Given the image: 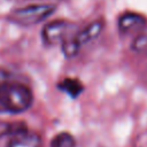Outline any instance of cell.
Returning <instances> with one entry per match:
<instances>
[{
    "label": "cell",
    "mask_w": 147,
    "mask_h": 147,
    "mask_svg": "<svg viewBox=\"0 0 147 147\" xmlns=\"http://www.w3.org/2000/svg\"><path fill=\"white\" fill-rule=\"evenodd\" d=\"M105 28V21L102 18L94 20L83 29H78L72 36L61 42V49L67 59L75 57L80 48L86 44L96 39Z\"/></svg>",
    "instance_id": "cell-2"
},
{
    "label": "cell",
    "mask_w": 147,
    "mask_h": 147,
    "mask_svg": "<svg viewBox=\"0 0 147 147\" xmlns=\"http://www.w3.org/2000/svg\"><path fill=\"white\" fill-rule=\"evenodd\" d=\"M41 138L36 132H30L29 130L18 132L10 137L7 147H40Z\"/></svg>",
    "instance_id": "cell-6"
},
{
    "label": "cell",
    "mask_w": 147,
    "mask_h": 147,
    "mask_svg": "<svg viewBox=\"0 0 147 147\" xmlns=\"http://www.w3.org/2000/svg\"><path fill=\"white\" fill-rule=\"evenodd\" d=\"M10 77H11V75H10L7 70L0 68V82H1V80H5V79H7V78H10Z\"/></svg>",
    "instance_id": "cell-10"
},
{
    "label": "cell",
    "mask_w": 147,
    "mask_h": 147,
    "mask_svg": "<svg viewBox=\"0 0 147 147\" xmlns=\"http://www.w3.org/2000/svg\"><path fill=\"white\" fill-rule=\"evenodd\" d=\"M9 1H13V2H23V1H29V0H9Z\"/></svg>",
    "instance_id": "cell-11"
},
{
    "label": "cell",
    "mask_w": 147,
    "mask_h": 147,
    "mask_svg": "<svg viewBox=\"0 0 147 147\" xmlns=\"http://www.w3.org/2000/svg\"><path fill=\"white\" fill-rule=\"evenodd\" d=\"M32 103L33 93L26 84L10 80V78L0 82V114H22Z\"/></svg>",
    "instance_id": "cell-1"
},
{
    "label": "cell",
    "mask_w": 147,
    "mask_h": 147,
    "mask_svg": "<svg viewBox=\"0 0 147 147\" xmlns=\"http://www.w3.org/2000/svg\"><path fill=\"white\" fill-rule=\"evenodd\" d=\"M57 87L59 90H61L72 99L78 98L84 91V85L82 84V82L77 78H71V77H67L63 80L59 82Z\"/></svg>",
    "instance_id": "cell-7"
},
{
    "label": "cell",
    "mask_w": 147,
    "mask_h": 147,
    "mask_svg": "<svg viewBox=\"0 0 147 147\" xmlns=\"http://www.w3.org/2000/svg\"><path fill=\"white\" fill-rule=\"evenodd\" d=\"M55 10L56 6L52 3L28 5L11 9L7 15V20L17 25L31 26L47 20Z\"/></svg>",
    "instance_id": "cell-3"
},
{
    "label": "cell",
    "mask_w": 147,
    "mask_h": 147,
    "mask_svg": "<svg viewBox=\"0 0 147 147\" xmlns=\"http://www.w3.org/2000/svg\"><path fill=\"white\" fill-rule=\"evenodd\" d=\"M49 147H76V140L69 132H60L54 136Z\"/></svg>",
    "instance_id": "cell-8"
},
{
    "label": "cell",
    "mask_w": 147,
    "mask_h": 147,
    "mask_svg": "<svg viewBox=\"0 0 147 147\" xmlns=\"http://www.w3.org/2000/svg\"><path fill=\"white\" fill-rule=\"evenodd\" d=\"M131 49L138 54L147 55V33H139L133 39Z\"/></svg>",
    "instance_id": "cell-9"
},
{
    "label": "cell",
    "mask_w": 147,
    "mask_h": 147,
    "mask_svg": "<svg viewBox=\"0 0 147 147\" xmlns=\"http://www.w3.org/2000/svg\"><path fill=\"white\" fill-rule=\"evenodd\" d=\"M78 30L74 22L67 20H54L46 23L41 30V39L46 46L61 45L67 38Z\"/></svg>",
    "instance_id": "cell-4"
},
{
    "label": "cell",
    "mask_w": 147,
    "mask_h": 147,
    "mask_svg": "<svg viewBox=\"0 0 147 147\" xmlns=\"http://www.w3.org/2000/svg\"><path fill=\"white\" fill-rule=\"evenodd\" d=\"M147 26V20L141 14L125 11L118 16L117 28L121 34H133L142 31Z\"/></svg>",
    "instance_id": "cell-5"
}]
</instances>
